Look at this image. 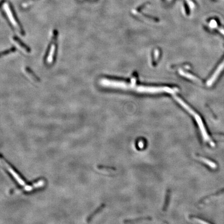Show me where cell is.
Returning <instances> with one entry per match:
<instances>
[{
  "instance_id": "obj_1",
  "label": "cell",
  "mask_w": 224,
  "mask_h": 224,
  "mask_svg": "<svg viewBox=\"0 0 224 224\" xmlns=\"http://www.w3.org/2000/svg\"><path fill=\"white\" fill-rule=\"evenodd\" d=\"M174 98H175L176 101L178 103H180V104L182 107H183L195 118L196 121L197 123V125L199 127L201 136L202 137V138H203V140L204 142L210 145V146H211L212 147H214V145H215L213 141H212V140L211 139L210 136L209 135L208 132L206 131V128L204 126V124L203 123V120L200 117V116L197 114L196 112H195L191 107H190L186 103H185L183 101L181 98H180L178 97H176V96H174Z\"/></svg>"
},
{
  "instance_id": "obj_2",
  "label": "cell",
  "mask_w": 224,
  "mask_h": 224,
  "mask_svg": "<svg viewBox=\"0 0 224 224\" xmlns=\"http://www.w3.org/2000/svg\"><path fill=\"white\" fill-rule=\"evenodd\" d=\"M0 163L10 174V175L13 177V179L16 181L18 184L20 186L26 185V183L24 180V178L18 173V172L16 170H15L14 168L9 164V163H7V161L1 155H0Z\"/></svg>"
},
{
  "instance_id": "obj_3",
  "label": "cell",
  "mask_w": 224,
  "mask_h": 224,
  "mask_svg": "<svg viewBox=\"0 0 224 224\" xmlns=\"http://www.w3.org/2000/svg\"><path fill=\"white\" fill-rule=\"evenodd\" d=\"M58 33L57 31H53L51 38V42L49 46L48 51L47 52V56L46 57V62L47 64L51 65L54 63L56 56L57 51V39Z\"/></svg>"
},
{
  "instance_id": "obj_4",
  "label": "cell",
  "mask_w": 224,
  "mask_h": 224,
  "mask_svg": "<svg viewBox=\"0 0 224 224\" xmlns=\"http://www.w3.org/2000/svg\"><path fill=\"white\" fill-rule=\"evenodd\" d=\"M4 10L5 12L7 18L8 19L10 23L15 30L20 35H24V31L20 24H19L17 20L15 18L14 13L12 12L11 7L7 3H5L4 5Z\"/></svg>"
},
{
  "instance_id": "obj_5",
  "label": "cell",
  "mask_w": 224,
  "mask_h": 224,
  "mask_svg": "<svg viewBox=\"0 0 224 224\" xmlns=\"http://www.w3.org/2000/svg\"><path fill=\"white\" fill-rule=\"evenodd\" d=\"M11 40L12 42L14 44V45L19 51H21L22 53L26 54H29L31 53V50L29 47L25 45V44L23 42H22L21 41H20L18 38L16 36H13Z\"/></svg>"
},
{
  "instance_id": "obj_6",
  "label": "cell",
  "mask_w": 224,
  "mask_h": 224,
  "mask_svg": "<svg viewBox=\"0 0 224 224\" xmlns=\"http://www.w3.org/2000/svg\"><path fill=\"white\" fill-rule=\"evenodd\" d=\"M224 69V60L222 61V62L219 65V67H217V69L214 72L213 74L212 75L211 77L210 78L209 81L206 82V85L208 86V87H210L213 84L214 81L216 80L218 76H219V75L222 72V71Z\"/></svg>"
},
{
  "instance_id": "obj_7",
  "label": "cell",
  "mask_w": 224,
  "mask_h": 224,
  "mask_svg": "<svg viewBox=\"0 0 224 224\" xmlns=\"http://www.w3.org/2000/svg\"><path fill=\"white\" fill-rule=\"evenodd\" d=\"M24 72L29 80L32 82L35 83H38L40 81L39 78L36 76L35 73L31 70V69L29 68H25L24 70Z\"/></svg>"
},
{
  "instance_id": "obj_8",
  "label": "cell",
  "mask_w": 224,
  "mask_h": 224,
  "mask_svg": "<svg viewBox=\"0 0 224 224\" xmlns=\"http://www.w3.org/2000/svg\"><path fill=\"white\" fill-rule=\"evenodd\" d=\"M171 193V190L169 189L166 191V198H165V203H164V204L163 206V211H166L167 209H168V206H169V203H170Z\"/></svg>"
},
{
  "instance_id": "obj_9",
  "label": "cell",
  "mask_w": 224,
  "mask_h": 224,
  "mask_svg": "<svg viewBox=\"0 0 224 224\" xmlns=\"http://www.w3.org/2000/svg\"><path fill=\"white\" fill-rule=\"evenodd\" d=\"M179 73H180V74H181L182 76H183L184 77H185L187 78H189V79L192 80V81H200V80H199L198 78L196 77V76H193V75L190 74V73H188L187 72H185L184 71L181 70H180Z\"/></svg>"
},
{
  "instance_id": "obj_10",
  "label": "cell",
  "mask_w": 224,
  "mask_h": 224,
  "mask_svg": "<svg viewBox=\"0 0 224 224\" xmlns=\"http://www.w3.org/2000/svg\"><path fill=\"white\" fill-rule=\"evenodd\" d=\"M198 159L200 160L201 161H202L203 163H204V164L208 165V166H210V168H212V169H215L216 168V165L215 164V163H214L213 162H212L211 160H209V159L203 157H198Z\"/></svg>"
},
{
  "instance_id": "obj_11",
  "label": "cell",
  "mask_w": 224,
  "mask_h": 224,
  "mask_svg": "<svg viewBox=\"0 0 224 224\" xmlns=\"http://www.w3.org/2000/svg\"><path fill=\"white\" fill-rule=\"evenodd\" d=\"M105 204H102L101 206H100L99 207H98L96 210H95L92 214H91V215H89V216L88 217L87 221L88 222L91 221L94 217L95 215H97V214L99 213L102 210H103L104 208H105Z\"/></svg>"
},
{
  "instance_id": "obj_12",
  "label": "cell",
  "mask_w": 224,
  "mask_h": 224,
  "mask_svg": "<svg viewBox=\"0 0 224 224\" xmlns=\"http://www.w3.org/2000/svg\"><path fill=\"white\" fill-rule=\"evenodd\" d=\"M152 218L150 217H139L137 219H127L124 221V222H138L142 221H146V220H150Z\"/></svg>"
},
{
  "instance_id": "obj_13",
  "label": "cell",
  "mask_w": 224,
  "mask_h": 224,
  "mask_svg": "<svg viewBox=\"0 0 224 224\" xmlns=\"http://www.w3.org/2000/svg\"><path fill=\"white\" fill-rule=\"evenodd\" d=\"M15 51V49L14 48H12L11 49H8L7 51H4L0 53V57H2L3 56H6L7 54H8L10 53H13Z\"/></svg>"
},
{
  "instance_id": "obj_14",
  "label": "cell",
  "mask_w": 224,
  "mask_h": 224,
  "mask_svg": "<svg viewBox=\"0 0 224 224\" xmlns=\"http://www.w3.org/2000/svg\"><path fill=\"white\" fill-rule=\"evenodd\" d=\"M218 26L217 25V22L215 20H211V21L209 23V27H210L212 29H216V27Z\"/></svg>"
},
{
  "instance_id": "obj_15",
  "label": "cell",
  "mask_w": 224,
  "mask_h": 224,
  "mask_svg": "<svg viewBox=\"0 0 224 224\" xmlns=\"http://www.w3.org/2000/svg\"><path fill=\"white\" fill-rule=\"evenodd\" d=\"M98 168L100 169H109V170H115L116 169L113 166H98Z\"/></svg>"
},
{
  "instance_id": "obj_16",
  "label": "cell",
  "mask_w": 224,
  "mask_h": 224,
  "mask_svg": "<svg viewBox=\"0 0 224 224\" xmlns=\"http://www.w3.org/2000/svg\"><path fill=\"white\" fill-rule=\"evenodd\" d=\"M186 2H187L188 6L190 8V9H193L195 7L193 2L192 1V0H186Z\"/></svg>"
},
{
  "instance_id": "obj_17",
  "label": "cell",
  "mask_w": 224,
  "mask_h": 224,
  "mask_svg": "<svg viewBox=\"0 0 224 224\" xmlns=\"http://www.w3.org/2000/svg\"><path fill=\"white\" fill-rule=\"evenodd\" d=\"M216 29L218 30V31H219V32L221 33H222V35H224V28H222L221 27H219L217 26V27H216Z\"/></svg>"
}]
</instances>
